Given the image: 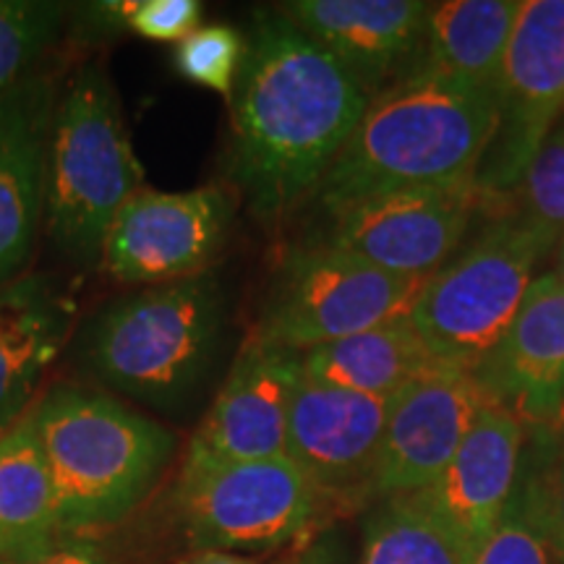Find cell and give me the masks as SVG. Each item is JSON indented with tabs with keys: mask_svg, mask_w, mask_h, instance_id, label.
<instances>
[{
	"mask_svg": "<svg viewBox=\"0 0 564 564\" xmlns=\"http://www.w3.org/2000/svg\"><path fill=\"white\" fill-rule=\"evenodd\" d=\"M429 278L379 270L335 246L314 243L282 259L253 337L295 352L405 319Z\"/></svg>",
	"mask_w": 564,
	"mask_h": 564,
	"instance_id": "7",
	"label": "cell"
},
{
	"mask_svg": "<svg viewBox=\"0 0 564 564\" xmlns=\"http://www.w3.org/2000/svg\"><path fill=\"white\" fill-rule=\"evenodd\" d=\"M514 494L554 564H564V434L525 432L523 470Z\"/></svg>",
	"mask_w": 564,
	"mask_h": 564,
	"instance_id": "25",
	"label": "cell"
},
{
	"mask_svg": "<svg viewBox=\"0 0 564 564\" xmlns=\"http://www.w3.org/2000/svg\"><path fill=\"white\" fill-rule=\"evenodd\" d=\"M139 0H102V3L82 6V17L87 19L89 32L105 34L116 30H129V21L137 11Z\"/></svg>",
	"mask_w": 564,
	"mask_h": 564,
	"instance_id": "31",
	"label": "cell"
},
{
	"mask_svg": "<svg viewBox=\"0 0 564 564\" xmlns=\"http://www.w3.org/2000/svg\"><path fill=\"white\" fill-rule=\"evenodd\" d=\"M243 55L246 37L241 32L225 24H209L183 37L173 61L183 79L215 89L230 100Z\"/></svg>",
	"mask_w": 564,
	"mask_h": 564,
	"instance_id": "27",
	"label": "cell"
},
{
	"mask_svg": "<svg viewBox=\"0 0 564 564\" xmlns=\"http://www.w3.org/2000/svg\"><path fill=\"white\" fill-rule=\"evenodd\" d=\"M144 188L108 70L87 63L58 95L47 141L45 228L61 249L100 257L123 204Z\"/></svg>",
	"mask_w": 564,
	"mask_h": 564,
	"instance_id": "4",
	"label": "cell"
},
{
	"mask_svg": "<svg viewBox=\"0 0 564 564\" xmlns=\"http://www.w3.org/2000/svg\"><path fill=\"white\" fill-rule=\"evenodd\" d=\"M523 453V423L486 400L444 474L419 494L476 552L518 489Z\"/></svg>",
	"mask_w": 564,
	"mask_h": 564,
	"instance_id": "18",
	"label": "cell"
},
{
	"mask_svg": "<svg viewBox=\"0 0 564 564\" xmlns=\"http://www.w3.org/2000/svg\"><path fill=\"white\" fill-rule=\"evenodd\" d=\"M199 0H139L129 30L144 40L181 42L199 30Z\"/></svg>",
	"mask_w": 564,
	"mask_h": 564,
	"instance_id": "29",
	"label": "cell"
},
{
	"mask_svg": "<svg viewBox=\"0 0 564 564\" xmlns=\"http://www.w3.org/2000/svg\"><path fill=\"white\" fill-rule=\"evenodd\" d=\"M178 564H186V562H183V560H181V562H178Z\"/></svg>",
	"mask_w": 564,
	"mask_h": 564,
	"instance_id": "35",
	"label": "cell"
},
{
	"mask_svg": "<svg viewBox=\"0 0 564 564\" xmlns=\"http://www.w3.org/2000/svg\"><path fill=\"white\" fill-rule=\"evenodd\" d=\"M55 79L32 70L0 97V288L19 280L45 225Z\"/></svg>",
	"mask_w": 564,
	"mask_h": 564,
	"instance_id": "17",
	"label": "cell"
},
{
	"mask_svg": "<svg viewBox=\"0 0 564 564\" xmlns=\"http://www.w3.org/2000/svg\"><path fill=\"white\" fill-rule=\"evenodd\" d=\"M520 9L523 0L432 3L419 70L497 97Z\"/></svg>",
	"mask_w": 564,
	"mask_h": 564,
	"instance_id": "20",
	"label": "cell"
},
{
	"mask_svg": "<svg viewBox=\"0 0 564 564\" xmlns=\"http://www.w3.org/2000/svg\"><path fill=\"white\" fill-rule=\"evenodd\" d=\"M484 196L476 183L403 188L329 217L322 243L403 278H432L460 249Z\"/></svg>",
	"mask_w": 564,
	"mask_h": 564,
	"instance_id": "10",
	"label": "cell"
},
{
	"mask_svg": "<svg viewBox=\"0 0 564 564\" xmlns=\"http://www.w3.org/2000/svg\"><path fill=\"white\" fill-rule=\"evenodd\" d=\"M175 502L196 549L272 552L308 539L329 505L291 457L183 465Z\"/></svg>",
	"mask_w": 564,
	"mask_h": 564,
	"instance_id": "8",
	"label": "cell"
},
{
	"mask_svg": "<svg viewBox=\"0 0 564 564\" xmlns=\"http://www.w3.org/2000/svg\"><path fill=\"white\" fill-rule=\"evenodd\" d=\"M497 129V97L415 74L373 95L314 202L329 217L373 196L474 183Z\"/></svg>",
	"mask_w": 564,
	"mask_h": 564,
	"instance_id": "2",
	"label": "cell"
},
{
	"mask_svg": "<svg viewBox=\"0 0 564 564\" xmlns=\"http://www.w3.org/2000/svg\"><path fill=\"white\" fill-rule=\"evenodd\" d=\"M285 564H345V554L335 535H322L319 541L308 544L299 556H293Z\"/></svg>",
	"mask_w": 564,
	"mask_h": 564,
	"instance_id": "32",
	"label": "cell"
},
{
	"mask_svg": "<svg viewBox=\"0 0 564 564\" xmlns=\"http://www.w3.org/2000/svg\"><path fill=\"white\" fill-rule=\"evenodd\" d=\"M66 19L68 6L58 0H0V97L32 74Z\"/></svg>",
	"mask_w": 564,
	"mask_h": 564,
	"instance_id": "26",
	"label": "cell"
},
{
	"mask_svg": "<svg viewBox=\"0 0 564 564\" xmlns=\"http://www.w3.org/2000/svg\"><path fill=\"white\" fill-rule=\"evenodd\" d=\"M440 366L408 316L301 352L306 377L384 400Z\"/></svg>",
	"mask_w": 564,
	"mask_h": 564,
	"instance_id": "21",
	"label": "cell"
},
{
	"mask_svg": "<svg viewBox=\"0 0 564 564\" xmlns=\"http://www.w3.org/2000/svg\"><path fill=\"white\" fill-rule=\"evenodd\" d=\"M301 373V352L251 335L188 442L183 465L285 457L288 415Z\"/></svg>",
	"mask_w": 564,
	"mask_h": 564,
	"instance_id": "13",
	"label": "cell"
},
{
	"mask_svg": "<svg viewBox=\"0 0 564 564\" xmlns=\"http://www.w3.org/2000/svg\"><path fill=\"white\" fill-rule=\"evenodd\" d=\"M552 274L564 285V236H562V241H560V253H556V267L552 270Z\"/></svg>",
	"mask_w": 564,
	"mask_h": 564,
	"instance_id": "34",
	"label": "cell"
},
{
	"mask_svg": "<svg viewBox=\"0 0 564 564\" xmlns=\"http://www.w3.org/2000/svg\"><path fill=\"white\" fill-rule=\"evenodd\" d=\"M0 564H110L105 549L87 535H66L45 554L26 560H0Z\"/></svg>",
	"mask_w": 564,
	"mask_h": 564,
	"instance_id": "30",
	"label": "cell"
},
{
	"mask_svg": "<svg viewBox=\"0 0 564 564\" xmlns=\"http://www.w3.org/2000/svg\"><path fill=\"white\" fill-rule=\"evenodd\" d=\"M484 403L474 373L453 366L423 373L390 398L371 502L429 489L460 449Z\"/></svg>",
	"mask_w": 564,
	"mask_h": 564,
	"instance_id": "15",
	"label": "cell"
},
{
	"mask_svg": "<svg viewBox=\"0 0 564 564\" xmlns=\"http://www.w3.org/2000/svg\"><path fill=\"white\" fill-rule=\"evenodd\" d=\"M61 539L51 468L24 415L0 434V560L45 554Z\"/></svg>",
	"mask_w": 564,
	"mask_h": 564,
	"instance_id": "22",
	"label": "cell"
},
{
	"mask_svg": "<svg viewBox=\"0 0 564 564\" xmlns=\"http://www.w3.org/2000/svg\"><path fill=\"white\" fill-rule=\"evenodd\" d=\"M470 373L525 432L564 434V285L552 272L533 280L502 340Z\"/></svg>",
	"mask_w": 564,
	"mask_h": 564,
	"instance_id": "14",
	"label": "cell"
},
{
	"mask_svg": "<svg viewBox=\"0 0 564 564\" xmlns=\"http://www.w3.org/2000/svg\"><path fill=\"white\" fill-rule=\"evenodd\" d=\"M223 314L220 282L212 272L150 285L97 316L87 361L112 390L167 411L207 373Z\"/></svg>",
	"mask_w": 564,
	"mask_h": 564,
	"instance_id": "5",
	"label": "cell"
},
{
	"mask_svg": "<svg viewBox=\"0 0 564 564\" xmlns=\"http://www.w3.org/2000/svg\"><path fill=\"white\" fill-rule=\"evenodd\" d=\"M489 217L510 215L539 232L549 249L564 236V121L549 133L518 186L484 202Z\"/></svg>",
	"mask_w": 564,
	"mask_h": 564,
	"instance_id": "24",
	"label": "cell"
},
{
	"mask_svg": "<svg viewBox=\"0 0 564 564\" xmlns=\"http://www.w3.org/2000/svg\"><path fill=\"white\" fill-rule=\"evenodd\" d=\"M186 564H259L249 560V556L232 554V552H217V549H196L194 554H188Z\"/></svg>",
	"mask_w": 564,
	"mask_h": 564,
	"instance_id": "33",
	"label": "cell"
},
{
	"mask_svg": "<svg viewBox=\"0 0 564 564\" xmlns=\"http://www.w3.org/2000/svg\"><path fill=\"white\" fill-rule=\"evenodd\" d=\"M474 549L419 491L382 499L364 531L358 564H470Z\"/></svg>",
	"mask_w": 564,
	"mask_h": 564,
	"instance_id": "23",
	"label": "cell"
},
{
	"mask_svg": "<svg viewBox=\"0 0 564 564\" xmlns=\"http://www.w3.org/2000/svg\"><path fill=\"white\" fill-rule=\"evenodd\" d=\"M70 327V301L40 274L0 288V434L21 421Z\"/></svg>",
	"mask_w": 564,
	"mask_h": 564,
	"instance_id": "19",
	"label": "cell"
},
{
	"mask_svg": "<svg viewBox=\"0 0 564 564\" xmlns=\"http://www.w3.org/2000/svg\"><path fill=\"white\" fill-rule=\"evenodd\" d=\"M230 225L220 186L192 192L141 188L123 204L102 241V267L118 282L162 285L207 272Z\"/></svg>",
	"mask_w": 564,
	"mask_h": 564,
	"instance_id": "11",
	"label": "cell"
},
{
	"mask_svg": "<svg viewBox=\"0 0 564 564\" xmlns=\"http://www.w3.org/2000/svg\"><path fill=\"white\" fill-rule=\"evenodd\" d=\"M470 564H554L544 541L528 523L518 494H512L499 523L478 544Z\"/></svg>",
	"mask_w": 564,
	"mask_h": 564,
	"instance_id": "28",
	"label": "cell"
},
{
	"mask_svg": "<svg viewBox=\"0 0 564 564\" xmlns=\"http://www.w3.org/2000/svg\"><path fill=\"white\" fill-rule=\"evenodd\" d=\"M51 468L61 535L123 520L171 460L175 436L108 392L55 387L26 415Z\"/></svg>",
	"mask_w": 564,
	"mask_h": 564,
	"instance_id": "3",
	"label": "cell"
},
{
	"mask_svg": "<svg viewBox=\"0 0 564 564\" xmlns=\"http://www.w3.org/2000/svg\"><path fill=\"white\" fill-rule=\"evenodd\" d=\"M564 118V0H523L497 89V129L476 173L484 202L518 186Z\"/></svg>",
	"mask_w": 564,
	"mask_h": 564,
	"instance_id": "9",
	"label": "cell"
},
{
	"mask_svg": "<svg viewBox=\"0 0 564 564\" xmlns=\"http://www.w3.org/2000/svg\"><path fill=\"white\" fill-rule=\"evenodd\" d=\"M369 95L278 11H259L230 97V181L257 220L314 199Z\"/></svg>",
	"mask_w": 564,
	"mask_h": 564,
	"instance_id": "1",
	"label": "cell"
},
{
	"mask_svg": "<svg viewBox=\"0 0 564 564\" xmlns=\"http://www.w3.org/2000/svg\"><path fill=\"white\" fill-rule=\"evenodd\" d=\"M390 400L301 373L288 415V457L333 507L371 505Z\"/></svg>",
	"mask_w": 564,
	"mask_h": 564,
	"instance_id": "12",
	"label": "cell"
},
{
	"mask_svg": "<svg viewBox=\"0 0 564 564\" xmlns=\"http://www.w3.org/2000/svg\"><path fill=\"white\" fill-rule=\"evenodd\" d=\"M356 79L369 100L421 66L432 3L421 0H288L274 6Z\"/></svg>",
	"mask_w": 564,
	"mask_h": 564,
	"instance_id": "16",
	"label": "cell"
},
{
	"mask_svg": "<svg viewBox=\"0 0 564 564\" xmlns=\"http://www.w3.org/2000/svg\"><path fill=\"white\" fill-rule=\"evenodd\" d=\"M549 251L544 238L518 217L499 215L434 272L408 319L436 361L474 371L502 340L533 285L535 264Z\"/></svg>",
	"mask_w": 564,
	"mask_h": 564,
	"instance_id": "6",
	"label": "cell"
}]
</instances>
